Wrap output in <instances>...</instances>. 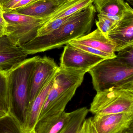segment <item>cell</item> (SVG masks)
Wrapping results in <instances>:
<instances>
[{
  "label": "cell",
  "mask_w": 133,
  "mask_h": 133,
  "mask_svg": "<svg viewBox=\"0 0 133 133\" xmlns=\"http://www.w3.org/2000/svg\"><path fill=\"white\" fill-rule=\"evenodd\" d=\"M96 12L93 4L75 13L60 28L47 36L36 37L20 47L27 55L59 48L90 32Z\"/></svg>",
  "instance_id": "obj_1"
},
{
  "label": "cell",
  "mask_w": 133,
  "mask_h": 133,
  "mask_svg": "<svg viewBox=\"0 0 133 133\" xmlns=\"http://www.w3.org/2000/svg\"><path fill=\"white\" fill-rule=\"evenodd\" d=\"M85 71L59 67L39 119L61 114L82 84Z\"/></svg>",
  "instance_id": "obj_2"
},
{
  "label": "cell",
  "mask_w": 133,
  "mask_h": 133,
  "mask_svg": "<svg viewBox=\"0 0 133 133\" xmlns=\"http://www.w3.org/2000/svg\"><path fill=\"white\" fill-rule=\"evenodd\" d=\"M88 72L97 93L112 88L133 90V66L116 57L104 60Z\"/></svg>",
  "instance_id": "obj_3"
},
{
  "label": "cell",
  "mask_w": 133,
  "mask_h": 133,
  "mask_svg": "<svg viewBox=\"0 0 133 133\" xmlns=\"http://www.w3.org/2000/svg\"><path fill=\"white\" fill-rule=\"evenodd\" d=\"M39 57L36 56L27 58L8 72L11 112L17 117L20 116V119L22 124L29 106L32 73Z\"/></svg>",
  "instance_id": "obj_4"
},
{
  "label": "cell",
  "mask_w": 133,
  "mask_h": 133,
  "mask_svg": "<svg viewBox=\"0 0 133 133\" xmlns=\"http://www.w3.org/2000/svg\"><path fill=\"white\" fill-rule=\"evenodd\" d=\"M89 111L94 115L133 112V90L112 88L97 92Z\"/></svg>",
  "instance_id": "obj_5"
},
{
  "label": "cell",
  "mask_w": 133,
  "mask_h": 133,
  "mask_svg": "<svg viewBox=\"0 0 133 133\" xmlns=\"http://www.w3.org/2000/svg\"><path fill=\"white\" fill-rule=\"evenodd\" d=\"M3 15L7 23L6 36L19 47L36 37L38 30L46 23L45 18L33 17L15 12L3 11Z\"/></svg>",
  "instance_id": "obj_6"
},
{
  "label": "cell",
  "mask_w": 133,
  "mask_h": 133,
  "mask_svg": "<svg viewBox=\"0 0 133 133\" xmlns=\"http://www.w3.org/2000/svg\"><path fill=\"white\" fill-rule=\"evenodd\" d=\"M66 45L60 57L59 67L61 68L83 70L87 72L106 60L76 49L68 44Z\"/></svg>",
  "instance_id": "obj_7"
},
{
  "label": "cell",
  "mask_w": 133,
  "mask_h": 133,
  "mask_svg": "<svg viewBox=\"0 0 133 133\" xmlns=\"http://www.w3.org/2000/svg\"><path fill=\"white\" fill-rule=\"evenodd\" d=\"M98 133H122L133 127V112L95 115L92 118Z\"/></svg>",
  "instance_id": "obj_8"
},
{
  "label": "cell",
  "mask_w": 133,
  "mask_h": 133,
  "mask_svg": "<svg viewBox=\"0 0 133 133\" xmlns=\"http://www.w3.org/2000/svg\"><path fill=\"white\" fill-rule=\"evenodd\" d=\"M59 67L52 58L45 56L43 57H39L37 58L31 76L28 107Z\"/></svg>",
  "instance_id": "obj_9"
},
{
  "label": "cell",
  "mask_w": 133,
  "mask_h": 133,
  "mask_svg": "<svg viewBox=\"0 0 133 133\" xmlns=\"http://www.w3.org/2000/svg\"><path fill=\"white\" fill-rule=\"evenodd\" d=\"M107 37L115 46V52L133 46V13L118 21Z\"/></svg>",
  "instance_id": "obj_10"
},
{
  "label": "cell",
  "mask_w": 133,
  "mask_h": 133,
  "mask_svg": "<svg viewBox=\"0 0 133 133\" xmlns=\"http://www.w3.org/2000/svg\"><path fill=\"white\" fill-rule=\"evenodd\" d=\"M27 55L6 35L0 37V70L9 72L27 59Z\"/></svg>",
  "instance_id": "obj_11"
},
{
  "label": "cell",
  "mask_w": 133,
  "mask_h": 133,
  "mask_svg": "<svg viewBox=\"0 0 133 133\" xmlns=\"http://www.w3.org/2000/svg\"><path fill=\"white\" fill-rule=\"evenodd\" d=\"M56 72L48 79L39 94L27 109L26 117L22 123L23 130L34 129L48 92L52 86Z\"/></svg>",
  "instance_id": "obj_12"
},
{
  "label": "cell",
  "mask_w": 133,
  "mask_h": 133,
  "mask_svg": "<svg viewBox=\"0 0 133 133\" xmlns=\"http://www.w3.org/2000/svg\"><path fill=\"white\" fill-rule=\"evenodd\" d=\"M93 3L98 14L115 22L133 13L132 8L125 0H94Z\"/></svg>",
  "instance_id": "obj_13"
},
{
  "label": "cell",
  "mask_w": 133,
  "mask_h": 133,
  "mask_svg": "<svg viewBox=\"0 0 133 133\" xmlns=\"http://www.w3.org/2000/svg\"><path fill=\"white\" fill-rule=\"evenodd\" d=\"M69 43L81 44L94 48L111 55L114 58L116 57L115 46L98 29L85 36L72 41Z\"/></svg>",
  "instance_id": "obj_14"
},
{
  "label": "cell",
  "mask_w": 133,
  "mask_h": 133,
  "mask_svg": "<svg viewBox=\"0 0 133 133\" xmlns=\"http://www.w3.org/2000/svg\"><path fill=\"white\" fill-rule=\"evenodd\" d=\"M71 112L45 117L37 121L34 130L37 133H59L68 122Z\"/></svg>",
  "instance_id": "obj_15"
},
{
  "label": "cell",
  "mask_w": 133,
  "mask_h": 133,
  "mask_svg": "<svg viewBox=\"0 0 133 133\" xmlns=\"http://www.w3.org/2000/svg\"><path fill=\"white\" fill-rule=\"evenodd\" d=\"M59 5L56 0H37L24 8L12 12L44 18L51 14Z\"/></svg>",
  "instance_id": "obj_16"
},
{
  "label": "cell",
  "mask_w": 133,
  "mask_h": 133,
  "mask_svg": "<svg viewBox=\"0 0 133 133\" xmlns=\"http://www.w3.org/2000/svg\"><path fill=\"white\" fill-rule=\"evenodd\" d=\"M94 0H68L59 5L46 17L47 22L56 19L65 18L73 15L80 10L93 4Z\"/></svg>",
  "instance_id": "obj_17"
},
{
  "label": "cell",
  "mask_w": 133,
  "mask_h": 133,
  "mask_svg": "<svg viewBox=\"0 0 133 133\" xmlns=\"http://www.w3.org/2000/svg\"><path fill=\"white\" fill-rule=\"evenodd\" d=\"M89 112L87 107H83L70 112L69 120L59 133H77Z\"/></svg>",
  "instance_id": "obj_18"
},
{
  "label": "cell",
  "mask_w": 133,
  "mask_h": 133,
  "mask_svg": "<svg viewBox=\"0 0 133 133\" xmlns=\"http://www.w3.org/2000/svg\"><path fill=\"white\" fill-rule=\"evenodd\" d=\"M22 124L12 112L0 118V133H23Z\"/></svg>",
  "instance_id": "obj_19"
},
{
  "label": "cell",
  "mask_w": 133,
  "mask_h": 133,
  "mask_svg": "<svg viewBox=\"0 0 133 133\" xmlns=\"http://www.w3.org/2000/svg\"><path fill=\"white\" fill-rule=\"evenodd\" d=\"M8 72L0 70V111L6 114L11 112V110L9 93Z\"/></svg>",
  "instance_id": "obj_20"
},
{
  "label": "cell",
  "mask_w": 133,
  "mask_h": 133,
  "mask_svg": "<svg viewBox=\"0 0 133 133\" xmlns=\"http://www.w3.org/2000/svg\"><path fill=\"white\" fill-rule=\"evenodd\" d=\"M75 13L65 18L56 19L47 22L38 30L36 37H41L50 34L69 20Z\"/></svg>",
  "instance_id": "obj_21"
},
{
  "label": "cell",
  "mask_w": 133,
  "mask_h": 133,
  "mask_svg": "<svg viewBox=\"0 0 133 133\" xmlns=\"http://www.w3.org/2000/svg\"><path fill=\"white\" fill-rule=\"evenodd\" d=\"M97 17L98 20L96 21L97 29L107 37L109 32L114 27L117 22L113 21L100 14H98Z\"/></svg>",
  "instance_id": "obj_22"
},
{
  "label": "cell",
  "mask_w": 133,
  "mask_h": 133,
  "mask_svg": "<svg viewBox=\"0 0 133 133\" xmlns=\"http://www.w3.org/2000/svg\"><path fill=\"white\" fill-rule=\"evenodd\" d=\"M68 44L75 48L76 49H78L81 51L88 53L92 55H96V56L101 57L102 58H104L105 59H112V58H114L113 57L109 55L90 47L81 45V44H77L72 43H69Z\"/></svg>",
  "instance_id": "obj_23"
},
{
  "label": "cell",
  "mask_w": 133,
  "mask_h": 133,
  "mask_svg": "<svg viewBox=\"0 0 133 133\" xmlns=\"http://www.w3.org/2000/svg\"><path fill=\"white\" fill-rule=\"evenodd\" d=\"M116 57L129 66H133V46L125 48L119 51Z\"/></svg>",
  "instance_id": "obj_24"
},
{
  "label": "cell",
  "mask_w": 133,
  "mask_h": 133,
  "mask_svg": "<svg viewBox=\"0 0 133 133\" xmlns=\"http://www.w3.org/2000/svg\"><path fill=\"white\" fill-rule=\"evenodd\" d=\"M22 0H0V6L3 11H12L13 8Z\"/></svg>",
  "instance_id": "obj_25"
},
{
  "label": "cell",
  "mask_w": 133,
  "mask_h": 133,
  "mask_svg": "<svg viewBox=\"0 0 133 133\" xmlns=\"http://www.w3.org/2000/svg\"><path fill=\"white\" fill-rule=\"evenodd\" d=\"M84 133H98L93 123L92 118L86 119L82 125Z\"/></svg>",
  "instance_id": "obj_26"
},
{
  "label": "cell",
  "mask_w": 133,
  "mask_h": 133,
  "mask_svg": "<svg viewBox=\"0 0 133 133\" xmlns=\"http://www.w3.org/2000/svg\"><path fill=\"white\" fill-rule=\"evenodd\" d=\"M0 26L3 27L6 30L7 27V23L4 18L3 15V11L0 6Z\"/></svg>",
  "instance_id": "obj_27"
},
{
  "label": "cell",
  "mask_w": 133,
  "mask_h": 133,
  "mask_svg": "<svg viewBox=\"0 0 133 133\" xmlns=\"http://www.w3.org/2000/svg\"><path fill=\"white\" fill-rule=\"evenodd\" d=\"M6 35V30L3 27L0 26V37Z\"/></svg>",
  "instance_id": "obj_28"
},
{
  "label": "cell",
  "mask_w": 133,
  "mask_h": 133,
  "mask_svg": "<svg viewBox=\"0 0 133 133\" xmlns=\"http://www.w3.org/2000/svg\"><path fill=\"white\" fill-rule=\"evenodd\" d=\"M23 133H37L35 131L34 129H33L30 130H23Z\"/></svg>",
  "instance_id": "obj_29"
},
{
  "label": "cell",
  "mask_w": 133,
  "mask_h": 133,
  "mask_svg": "<svg viewBox=\"0 0 133 133\" xmlns=\"http://www.w3.org/2000/svg\"><path fill=\"white\" fill-rule=\"evenodd\" d=\"M122 133H133V127Z\"/></svg>",
  "instance_id": "obj_30"
},
{
  "label": "cell",
  "mask_w": 133,
  "mask_h": 133,
  "mask_svg": "<svg viewBox=\"0 0 133 133\" xmlns=\"http://www.w3.org/2000/svg\"><path fill=\"white\" fill-rule=\"evenodd\" d=\"M68 1V0H56V1L58 2V4L59 5L61 4H62V3H64V2H65L67 1Z\"/></svg>",
  "instance_id": "obj_31"
},
{
  "label": "cell",
  "mask_w": 133,
  "mask_h": 133,
  "mask_svg": "<svg viewBox=\"0 0 133 133\" xmlns=\"http://www.w3.org/2000/svg\"><path fill=\"white\" fill-rule=\"evenodd\" d=\"M8 114H6L5 112H4L3 111H0V118H2V117H3V116H5L6 115Z\"/></svg>",
  "instance_id": "obj_32"
},
{
  "label": "cell",
  "mask_w": 133,
  "mask_h": 133,
  "mask_svg": "<svg viewBox=\"0 0 133 133\" xmlns=\"http://www.w3.org/2000/svg\"><path fill=\"white\" fill-rule=\"evenodd\" d=\"M77 133H84L83 129V127H82H82H81L80 129V130H79V132H78Z\"/></svg>",
  "instance_id": "obj_33"
}]
</instances>
